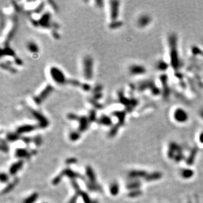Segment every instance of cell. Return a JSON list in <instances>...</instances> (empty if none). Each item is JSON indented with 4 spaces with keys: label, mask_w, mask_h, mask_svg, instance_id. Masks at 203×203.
I'll list each match as a JSON object with an SVG mask.
<instances>
[{
    "label": "cell",
    "mask_w": 203,
    "mask_h": 203,
    "mask_svg": "<svg viewBox=\"0 0 203 203\" xmlns=\"http://www.w3.org/2000/svg\"><path fill=\"white\" fill-rule=\"evenodd\" d=\"M93 61L92 57L87 55L82 61V70L83 75L87 80H91L93 77Z\"/></svg>",
    "instance_id": "6da1fadb"
},
{
    "label": "cell",
    "mask_w": 203,
    "mask_h": 203,
    "mask_svg": "<svg viewBox=\"0 0 203 203\" xmlns=\"http://www.w3.org/2000/svg\"><path fill=\"white\" fill-rule=\"evenodd\" d=\"M50 75L52 80L59 85H63L66 82V76L59 68L51 67L50 69Z\"/></svg>",
    "instance_id": "7a4b0ae2"
},
{
    "label": "cell",
    "mask_w": 203,
    "mask_h": 203,
    "mask_svg": "<svg viewBox=\"0 0 203 203\" xmlns=\"http://www.w3.org/2000/svg\"><path fill=\"white\" fill-rule=\"evenodd\" d=\"M173 118L177 122L184 123L189 119V115L185 109L181 108H177L173 113Z\"/></svg>",
    "instance_id": "3957f363"
},
{
    "label": "cell",
    "mask_w": 203,
    "mask_h": 203,
    "mask_svg": "<svg viewBox=\"0 0 203 203\" xmlns=\"http://www.w3.org/2000/svg\"><path fill=\"white\" fill-rule=\"evenodd\" d=\"M61 173L63 175V176H66V177L70 178V180H72V179H75L76 180V179H80L81 180L85 182L86 181L84 176L81 175L80 173L76 172L74 171V170H72V169L69 168H64L63 171L61 172Z\"/></svg>",
    "instance_id": "277c9868"
},
{
    "label": "cell",
    "mask_w": 203,
    "mask_h": 203,
    "mask_svg": "<svg viewBox=\"0 0 203 203\" xmlns=\"http://www.w3.org/2000/svg\"><path fill=\"white\" fill-rule=\"evenodd\" d=\"M119 7L120 2L119 1H111L110 2V17L111 22L117 21V19L118 17L119 14Z\"/></svg>",
    "instance_id": "5b68a950"
},
{
    "label": "cell",
    "mask_w": 203,
    "mask_h": 203,
    "mask_svg": "<svg viewBox=\"0 0 203 203\" xmlns=\"http://www.w3.org/2000/svg\"><path fill=\"white\" fill-rule=\"evenodd\" d=\"M36 151H29L27 149H23V148H18L15 150V152H14V155L15 157L18 158H20V160L24 159H29L33 155L36 154Z\"/></svg>",
    "instance_id": "8992f818"
},
{
    "label": "cell",
    "mask_w": 203,
    "mask_h": 203,
    "mask_svg": "<svg viewBox=\"0 0 203 203\" xmlns=\"http://www.w3.org/2000/svg\"><path fill=\"white\" fill-rule=\"evenodd\" d=\"M128 71L129 74L133 76L142 75L146 72V69L141 64H131L128 68Z\"/></svg>",
    "instance_id": "52a82bcc"
},
{
    "label": "cell",
    "mask_w": 203,
    "mask_h": 203,
    "mask_svg": "<svg viewBox=\"0 0 203 203\" xmlns=\"http://www.w3.org/2000/svg\"><path fill=\"white\" fill-rule=\"evenodd\" d=\"M23 165H24V160H19L17 161L16 163H13L10 166L9 170V174L12 176H15L19 170L22 168Z\"/></svg>",
    "instance_id": "ba28073f"
},
{
    "label": "cell",
    "mask_w": 203,
    "mask_h": 203,
    "mask_svg": "<svg viewBox=\"0 0 203 203\" xmlns=\"http://www.w3.org/2000/svg\"><path fill=\"white\" fill-rule=\"evenodd\" d=\"M151 22V17L148 14H142L137 19V24L140 28H145Z\"/></svg>",
    "instance_id": "9c48e42d"
},
{
    "label": "cell",
    "mask_w": 203,
    "mask_h": 203,
    "mask_svg": "<svg viewBox=\"0 0 203 203\" xmlns=\"http://www.w3.org/2000/svg\"><path fill=\"white\" fill-rule=\"evenodd\" d=\"M19 179L18 178H14L12 181H11L10 183H9L7 186L5 187L4 189L2 191V195H5V194H7L9 193H10L11 191H13V189L15 187L17 184L19 183Z\"/></svg>",
    "instance_id": "30bf717a"
},
{
    "label": "cell",
    "mask_w": 203,
    "mask_h": 203,
    "mask_svg": "<svg viewBox=\"0 0 203 203\" xmlns=\"http://www.w3.org/2000/svg\"><path fill=\"white\" fill-rule=\"evenodd\" d=\"M86 174L88 180L91 183H97L95 173L90 166H87L86 168Z\"/></svg>",
    "instance_id": "8fae6325"
},
{
    "label": "cell",
    "mask_w": 203,
    "mask_h": 203,
    "mask_svg": "<svg viewBox=\"0 0 203 203\" xmlns=\"http://www.w3.org/2000/svg\"><path fill=\"white\" fill-rule=\"evenodd\" d=\"M86 185L88 190L93 192H101L103 191V188L101 185L97 183H91L90 181H86Z\"/></svg>",
    "instance_id": "7c38bea8"
},
{
    "label": "cell",
    "mask_w": 203,
    "mask_h": 203,
    "mask_svg": "<svg viewBox=\"0 0 203 203\" xmlns=\"http://www.w3.org/2000/svg\"><path fill=\"white\" fill-rule=\"evenodd\" d=\"M36 129V126L34 125H25L22 126L17 129V133L19 134H23L26 133H28Z\"/></svg>",
    "instance_id": "4fadbf2b"
},
{
    "label": "cell",
    "mask_w": 203,
    "mask_h": 203,
    "mask_svg": "<svg viewBox=\"0 0 203 203\" xmlns=\"http://www.w3.org/2000/svg\"><path fill=\"white\" fill-rule=\"evenodd\" d=\"M26 47H27V49L28 51L31 52V53H37L38 51H39L38 44L35 42H34V41L28 42L27 45H26Z\"/></svg>",
    "instance_id": "5bb4252c"
},
{
    "label": "cell",
    "mask_w": 203,
    "mask_h": 203,
    "mask_svg": "<svg viewBox=\"0 0 203 203\" xmlns=\"http://www.w3.org/2000/svg\"><path fill=\"white\" fill-rule=\"evenodd\" d=\"M119 191H120L119 185L117 182H113V183H112L111 184L110 187H109V191L112 195L116 196L118 194Z\"/></svg>",
    "instance_id": "9a60e30c"
},
{
    "label": "cell",
    "mask_w": 203,
    "mask_h": 203,
    "mask_svg": "<svg viewBox=\"0 0 203 203\" xmlns=\"http://www.w3.org/2000/svg\"><path fill=\"white\" fill-rule=\"evenodd\" d=\"M145 172L143 171H138V170H132L128 173L129 177L130 178H137L139 177L145 176Z\"/></svg>",
    "instance_id": "2e32d148"
},
{
    "label": "cell",
    "mask_w": 203,
    "mask_h": 203,
    "mask_svg": "<svg viewBox=\"0 0 203 203\" xmlns=\"http://www.w3.org/2000/svg\"><path fill=\"white\" fill-rule=\"evenodd\" d=\"M76 194H77L79 196L81 197L84 203H91L92 201V200H91L90 196L88 195V194L86 192H85V191L81 190L80 192Z\"/></svg>",
    "instance_id": "e0dca14e"
},
{
    "label": "cell",
    "mask_w": 203,
    "mask_h": 203,
    "mask_svg": "<svg viewBox=\"0 0 203 203\" xmlns=\"http://www.w3.org/2000/svg\"><path fill=\"white\" fill-rule=\"evenodd\" d=\"M38 193H34L31 194L30 196H28L27 198L25 199L23 203H35L38 199Z\"/></svg>",
    "instance_id": "ac0fdd59"
},
{
    "label": "cell",
    "mask_w": 203,
    "mask_h": 203,
    "mask_svg": "<svg viewBox=\"0 0 203 203\" xmlns=\"http://www.w3.org/2000/svg\"><path fill=\"white\" fill-rule=\"evenodd\" d=\"M6 139L9 142H14L19 139V135L17 133H9L7 135Z\"/></svg>",
    "instance_id": "d6986e66"
},
{
    "label": "cell",
    "mask_w": 203,
    "mask_h": 203,
    "mask_svg": "<svg viewBox=\"0 0 203 203\" xmlns=\"http://www.w3.org/2000/svg\"><path fill=\"white\" fill-rule=\"evenodd\" d=\"M80 137V131H73L72 132H70V134H69V138L72 141V142H76V141L78 140Z\"/></svg>",
    "instance_id": "ffe728a7"
},
{
    "label": "cell",
    "mask_w": 203,
    "mask_h": 203,
    "mask_svg": "<svg viewBox=\"0 0 203 203\" xmlns=\"http://www.w3.org/2000/svg\"><path fill=\"white\" fill-rule=\"evenodd\" d=\"M140 186V183L138 181H134V182H130L128 184L126 185V187L128 188V189L131 190H135L138 189Z\"/></svg>",
    "instance_id": "44dd1931"
},
{
    "label": "cell",
    "mask_w": 203,
    "mask_h": 203,
    "mask_svg": "<svg viewBox=\"0 0 203 203\" xmlns=\"http://www.w3.org/2000/svg\"><path fill=\"white\" fill-rule=\"evenodd\" d=\"M63 178V175L62 174L61 172L59 173V174L57 175V176H55V177L52 180V184L53 185H57L61 183V181L62 180V179Z\"/></svg>",
    "instance_id": "7402d4cb"
},
{
    "label": "cell",
    "mask_w": 203,
    "mask_h": 203,
    "mask_svg": "<svg viewBox=\"0 0 203 203\" xmlns=\"http://www.w3.org/2000/svg\"><path fill=\"white\" fill-rule=\"evenodd\" d=\"M70 183H71L72 187L74 188V189L75 191V193H78V192L82 190L81 188L80 187V185L78 183V182L76 181L75 179H72V180H70Z\"/></svg>",
    "instance_id": "603a6c76"
},
{
    "label": "cell",
    "mask_w": 203,
    "mask_h": 203,
    "mask_svg": "<svg viewBox=\"0 0 203 203\" xmlns=\"http://www.w3.org/2000/svg\"><path fill=\"white\" fill-rule=\"evenodd\" d=\"M0 180H1V183H7L9 180V176L6 173L2 172L1 173V176H0Z\"/></svg>",
    "instance_id": "cb8c5ba5"
},
{
    "label": "cell",
    "mask_w": 203,
    "mask_h": 203,
    "mask_svg": "<svg viewBox=\"0 0 203 203\" xmlns=\"http://www.w3.org/2000/svg\"><path fill=\"white\" fill-rule=\"evenodd\" d=\"M1 150L2 152H5V153H7L8 152L9 148V146L7 145V143L6 142H5L4 140H1Z\"/></svg>",
    "instance_id": "d4e9b609"
},
{
    "label": "cell",
    "mask_w": 203,
    "mask_h": 203,
    "mask_svg": "<svg viewBox=\"0 0 203 203\" xmlns=\"http://www.w3.org/2000/svg\"><path fill=\"white\" fill-rule=\"evenodd\" d=\"M33 142L36 146H40L42 143V139L40 135H36L33 138Z\"/></svg>",
    "instance_id": "484cf974"
},
{
    "label": "cell",
    "mask_w": 203,
    "mask_h": 203,
    "mask_svg": "<svg viewBox=\"0 0 203 203\" xmlns=\"http://www.w3.org/2000/svg\"><path fill=\"white\" fill-rule=\"evenodd\" d=\"M141 194H142V192H141L139 190H138V189L132 190L128 193V196H129V197H136V196H139Z\"/></svg>",
    "instance_id": "4316f807"
},
{
    "label": "cell",
    "mask_w": 203,
    "mask_h": 203,
    "mask_svg": "<svg viewBox=\"0 0 203 203\" xmlns=\"http://www.w3.org/2000/svg\"><path fill=\"white\" fill-rule=\"evenodd\" d=\"M77 159L76 158H69L65 160V163L68 165H72V164H74L77 163Z\"/></svg>",
    "instance_id": "83f0119b"
},
{
    "label": "cell",
    "mask_w": 203,
    "mask_h": 203,
    "mask_svg": "<svg viewBox=\"0 0 203 203\" xmlns=\"http://www.w3.org/2000/svg\"><path fill=\"white\" fill-rule=\"evenodd\" d=\"M78 196H79L77 195V194L75 193V195L74 196H72L71 198H70V199L69 200V201L67 203H76L77 202V201H78Z\"/></svg>",
    "instance_id": "f1b7e54d"
},
{
    "label": "cell",
    "mask_w": 203,
    "mask_h": 203,
    "mask_svg": "<svg viewBox=\"0 0 203 203\" xmlns=\"http://www.w3.org/2000/svg\"><path fill=\"white\" fill-rule=\"evenodd\" d=\"M22 139L23 141V142L26 143V145H29L30 143H32V142H33V139L28 137H24Z\"/></svg>",
    "instance_id": "f546056e"
},
{
    "label": "cell",
    "mask_w": 203,
    "mask_h": 203,
    "mask_svg": "<svg viewBox=\"0 0 203 203\" xmlns=\"http://www.w3.org/2000/svg\"><path fill=\"white\" fill-rule=\"evenodd\" d=\"M91 203H99V201H98V200H93Z\"/></svg>",
    "instance_id": "4dcf8cb0"
},
{
    "label": "cell",
    "mask_w": 203,
    "mask_h": 203,
    "mask_svg": "<svg viewBox=\"0 0 203 203\" xmlns=\"http://www.w3.org/2000/svg\"><path fill=\"white\" fill-rule=\"evenodd\" d=\"M44 203H46V202H44Z\"/></svg>",
    "instance_id": "1f68e13d"
}]
</instances>
